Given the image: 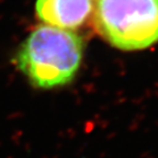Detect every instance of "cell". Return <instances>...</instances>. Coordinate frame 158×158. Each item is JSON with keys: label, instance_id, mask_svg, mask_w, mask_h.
<instances>
[{"label": "cell", "instance_id": "6da1fadb", "mask_svg": "<svg viewBox=\"0 0 158 158\" xmlns=\"http://www.w3.org/2000/svg\"><path fill=\"white\" fill-rule=\"evenodd\" d=\"M84 55V41L73 31L52 25L36 27L15 54L18 68L33 87L52 89L75 78Z\"/></svg>", "mask_w": 158, "mask_h": 158}, {"label": "cell", "instance_id": "7a4b0ae2", "mask_svg": "<svg viewBox=\"0 0 158 158\" xmlns=\"http://www.w3.org/2000/svg\"><path fill=\"white\" fill-rule=\"evenodd\" d=\"M92 18L99 35L118 49L158 42V0H94Z\"/></svg>", "mask_w": 158, "mask_h": 158}, {"label": "cell", "instance_id": "3957f363", "mask_svg": "<svg viewBox=\"0 0 158 158\" xmlns=\"http://www.w3.org/2000/svg\"><path fill=\"white\" fill-rule=\"evenodd\" d=\"M94 0H36L35 10L47 25L76 30L92 17Z\"/></svg>", "mask_w": 158, "mask_h": 158}]
</instances>
